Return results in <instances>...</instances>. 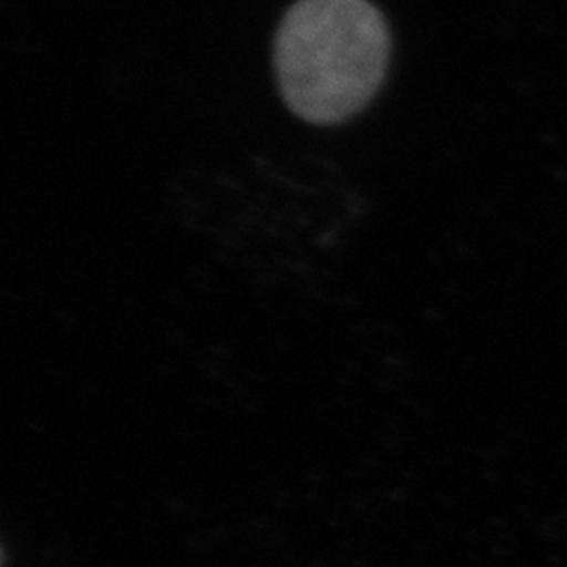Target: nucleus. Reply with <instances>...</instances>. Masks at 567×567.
I'll list each match as a JSON object with an SVG mask.
<instances>
[{
  "label": "nucleus",
  "mask_w": 567,
  "mask_h": 567,
  "mask_svg": "<svg viewBox=\"0 0 567 567\" xmlns=\"http://www.w3.org/2000/svg\"><path fill=\"white\" fill-rule=\"evenodd\" d=\"M390 62V29L369 0H296L275 35L281 100L315 126H333L374 100Z\"/></svg>",
  "instance_id": "nucleus-1"
}]
</instances>
